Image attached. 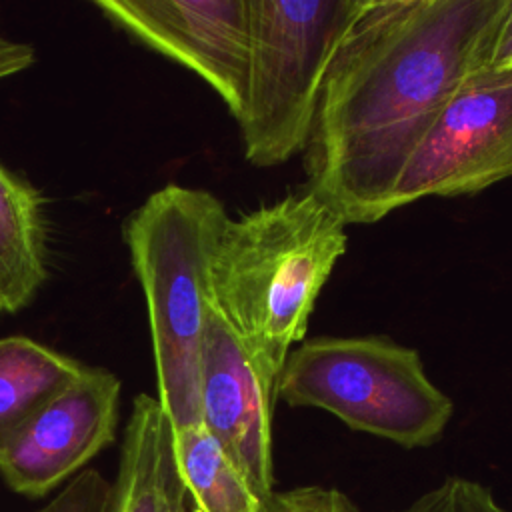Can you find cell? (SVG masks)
<instances>
[{"label": "cell", "instance_id": "1", "mask_svg": "<svg viewBox=\"0 0 512 512\" xmlns=\"http://www.w3.org/2000/svg\"><path fill=\"white\" fill-rule=\"evenodd\" d=\"M508 0H368L340 42L304 148L308 190L344 224L392 212L396 184Z\"/></svg>", "mask_w": 512, "mask_h": 512}, {"label": "cell", "instance_id": "2", "mask_svg": "<svg viewBox=\"0 0 512 512\" xmlns=\"http://www.w3.org/2000/svg\"><path fill=\"white\" fill-rule=\"evenodd\" d=\"M344 220L314 192L228 218L212 260L214 310L276 386L346 252Z\"/></svg>", "mask_w": 512, "mask_h": 512}, {"label": "cell", "instance_id": "3", "mask_svg": "<svg viewBox=\"0 0 512 512\" xmlns=\"http://www.w3.org/2000/svg\"><path fill=\"white\" fill-rule=\"evenodd\" d=\"M208 190L166 184L122 224L148 306L158 402L174 430L202 424L200 360L212 302V260L228 222Z\"/></svg>", "mask_w": 512, "mask_h": 512}, {"label": "cell", "instance_id": "4", "mask_svg": "<svg viewBox=\"0 0 512 512\" xmlns=\"http://www.w3.org/2000/svg\"><path fill=\"white\" fill-rule=\"evenodd\" d=\"M276 398L320 408L348 428L424 448L440 440L454 402L426 374L418 350L384 336H318L284 360Z\"/></svg>", "mask_w": 512, "mask_h": 512}, {"label": "cell", "instance_id": "5", "mask_svg": "<svg viewBox=\"0 0 512 512\" xmlns=\"http://www.w3.org/2000/svg\"><path fill=\"white\" fill-rule=\"evenodd\" d=\"M368 0H250V70L236 120L246 160L304 152L328 66Z\"/></svg>", "mask_w": 512, "mask_h": 512}, {"label": "cell", "instance_id": "6", "mask_svg": "<svg viewBox=\"0 0 512 512\" xmlns=\"http://www.w3.org/2000/svg\"><path fill=\"white\" fill-rule=\"evenodd\" d=\"M512 176V72L476 70L448 100L412 158L392 210L428 196L476 194Z\"/></svg>", "mask_w": 512, "mask_h": 512}, {"label": "cell", "instance_id": "7", "mask_svg": "<svg viewBox=\"0 0 512 512\" xmlns=\"http://www.w3.org/2000/svg\"><path fill=\"white\" fill-rule=\"evenodd\" d=\"M118 28L194 70L238 120L250 70V0H94Z\"/></svg>", "mask_w": 512, "mask_h": 512}, {"label": "cell", "instance_id": "8", "mask_svg": "<svg viewBox=\"0 0 512 512\" xmlns=\"http://www.w3.org/2000/svg\"><path fill=\"white\" fill-rule=\"evenodd\" d=\"M118 402L120 380L86 366L0 452L4 482L28 498L46 496L114 440Z\"/></svg>", "mask_w": 512, "mask_h": 512}, {"label": "cell", "instance_id": "9", "mask_svg": "<svg viewBox=\"0 0 512 512\" xmlns=\"http://www.w3.org/2000/svg\"><path fill=\"white\" fill-rule=\"evenodd\" d=\"M276 386L212 308L200 360V418L252 492L270 502Z\"/></svg>", "mask_w": 512, "mask_h": 512}, {"label": "cell", "instance_id": "10", "mask_svg": "<svg viewBox=\"0 0 512 512\" xmlns=\"http://www.w3.org/2000/svg\"><path fill=\"white\" fill-rule=\"evenodd\" d=\"M110 512H190L174 428L158 398L138 394L124 430Z\"/></svg>", "mask_w": 512, "mask_h": 512}, {"label": "cell", "instance_id": "11", "mask_svg": "<svg viewBox=\"0 0 512 512\" xmlns=\"http://www.w3.org/2000/svg\"><path fill=\"white\" fill-rule=\"evenodd\" d=\"M46 276L42 198L0 162V310L30 304Z\"/></svg>", "mask_w": 512, "mask_h": 512}, {"label": "cell", "instance_id": "12", "mask_svg": "<svg viewBox=\"0 0 512 512\" xmlns=\"http://www.w3.org/2000/svg\"><path fill=\"white\" fill-rule=\"evenodd\" d=\"M86 366L24 336L0 340V452Z\"/></svg>", "mask_w": 512, "mask_h": 512}, {"label": "cell", "instance_id": "13", "mask_svg": "<svg viewBox=\"0 0 512 512\" xmlns=\"http://www.w3.org/2000/svg\"><path fill=\"white\" fill-rule=\"evenodd\" d=\"M174 454L190 512H264L262 500L202 424L174 430Z\"/></svg>", "mask_w": 512, "mask_h": 512}, {"label": "cell", "instance_id": "14", "mask_svg": "<svg viewBox=\"0 0 512 512\" xmlns=\"http://www.w3.org/2000/svg\"><path fill=\"white\" fill-rule=\"evenodd\" d=\"M396 512H510L494 492L470 478L448 476Z\"/></svg>", "mask_w": 512, "mask_h": 512}, {"label": "cell", "instance_id": "15", "mask_svg": "<svg viewBox=\"0 0 512 512\" xmlns=\"http://www.w3.org/2000/svg\"><path fill=\"white\" fill-rule=\"evenodd\" d=\"M112 482L98 470L76 474L48 504L34 512H110Z\"/></svg>", "mask_w": 512, "mask_h": 512}, {"label": "cell", "instance_id": "16", "mask_svg": "<svg viewBox=\"0 0 512 512\" xmlns=\"http://www.w3.org/2000/svg\"><path fill=\"white\" fill-rule=\"evenodd\" d=\"M264 512H362L358 504L338 488L298 486L274 492Z\"/></svg>", "mask_w": 512, "mask_h": 512}, {"label": "cell", "instance_id": "17", "mask_svg": "<svg viewBox=\"0 0 512 512\" xmlns=\"http://www.w3.org/2000/svg\"><path fill=\"white\" fill-rule=\"evenodd\" d=\"M484 68L492 72H512V0H508V6L492 32Z\"/></svg>", "mask_w": 512, "mask_h": 512}, {"label": "cell", "instance_id": "18", "mask_svg": "<svg viewBox=\"0 0 512 512\" xmlns=\"http://www.w3.org/2000/svg\"><path fill=\"white\" fill-rule=\"evenodd\" d=\"M36 60L34 48L26 42H14L0 36V80L30 68Z\"/></svg>", "mask_w": 512, "mask_h": 512}]
</instances>
